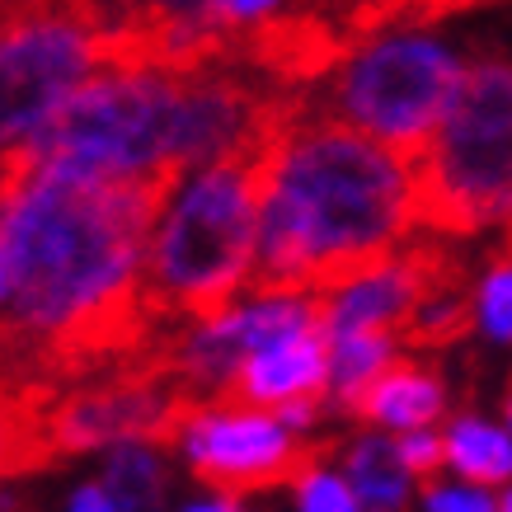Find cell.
I'll return each instance as SVG.
<instances>
[{
	"label": "cell",
	"mask_w": 512,
	"mask_h": 512,
	"mask_svg": "<svg viewBox=\"0 0 512 512\" xmlns=\"http://www.w3.org/2000/svg\"><path fill=\"white\" fill-rule=\"evenodd\" d=\"M282 127L231 156L207 160L179 184L174 202L151 231L146 264H141V306L156 329L188 325V320L207 325L245 296L254 249H259L268 165Z\"/></svg>",
	"instance_id": "2"
},
{
	"label": "cell",
	"mask_w": 512,
	"mask_h": 512,
	"mask_svg": "<svg viewBox=\"0 0 512 512\" xmlns=\"http://www.w3.org/2000/svg\"><path fill=\"white\" fill-rule=\"evenodd\" d=\"M498 512H512V480H508V489H503V498H498Z\"/></svg>",
	"instance_id": "21"
},
{
	"label": "cell",
	"mask_w": 512,
	"mask_h": 512,
	"mask_svg": "<svg viewBox=\"0 0 512 512\" xmlns=\"http://www.w3.org/2000/svg\"><path fill=\"white\" fill-rule=\"evenodd\" d=\"M296 512H367L348 475L325 470V461H315L301 480H296Z\"/></svg>",
	"instance_id": "15"
},
{
	"label": "cell",
	"mask_w": 512,
	"mask_h": 512,
	"mask_svg": "<svg viewBox=\"0 0 512 512\" xmlns=\"http://www.w3.org/2000/svg\"><path fill=\"white\" fill-rule=\"evenodd\" d=\"M414 235V165L357 127L301 109L273 146L245 296L334 292Z\"/></svg>",
	"instance_id": "1"
},
{
	"label": "cell",
	"mask_w": 512,
	"mask_h": 512,
	"mask_svg": "<svg viewBox=\"0 0 512 512\" xmlns=\"http://www.w3.org/2000/svg\"><path fill=\"white\" fill-rule=\"evenodd\" d=\"M184 512H245V508H240L235 498H226V494H221L217 503H193V508H184Z\"/></svg>",
	"instance_id": "20"
},
{
	"label": "cell",
	"mask_w": 512,
	"mask_h": 512,
	"mask_svg": "<svg viewBox=\"0 0 512 512\" xmlns=\"http://www.w3.org/2000/svg\"><path fill=\"white\" fill-rule=\"evenodd\" d=\"M278 5L282 0H212V15L226 29H249V24H264L278 15Z\"/></svg>",
	"instance_id": "18"
},
{
	"label": "cell",
	"mask_w": 512,
	"mask_h": 512,
	"mask_svg": "<svg viewBox=\"0 0 512 512\" xmlns=\"http://www.w3.org/2000/svg\"><path fill=\"white\" fill-rule=\"evenodd\" d=\"M461 71H466L461 57L442 38L414 29L381 33L372 43L343 52V62L329 71V85L320 94V113L414 160L428 146L433 127L442 123Z\"/></svg>",
	"instance_id": "5"
},
{
	"label": "cell",
	"mask_w": 512,
	"mask_h": 512,
	"mask_svg": "<svg viewBox=\"0 0 512 512\" xmlns=\"http://www.w3.org/2000/svg\"><path fill=\"white\" fill-rule=\"evenodd\" d=\"M343 475H348V484L357 489V498H362L367 512H404L409 489H414V484H409L414 475L404 470L395 442L381 433L353 437V442L343 447Z\"/></svg>",
	"instance_id": "9"
},
{
	"label": "cell",
	"mask_w": 512,
	"mask_h": 512,
	"mask_svg": "<svg viewBox=\"0 0 512 512\" xmlns=\"http://www.w3.org/2000/svg\"><path fill=\"white\" fill-rule=\"evenodd\" d=\"M71 512H118V503H113V494L104 489V484H90V489H80L76 494Z\"/></svg>",
	"instance_id": "19"
},
{
	"label": "cell",
	"mask_w": 512,
	"mask_h": 512,
	"mask_svg": "<svg viewBox=\"0 0 512 512\" xmlns=\"http://www.w3.org/2000/svg\"><path fill=\"white\" fill-rule=\"evenodd\" d=\"M395 451H400V461L409 475H419V480H428V475H437V470L447 466V447H442V437L433 433V428H409V433L395 437Z\"/></svg>",
	"instance_id": "17"
},
{
	"label": "cell",
	"mask_w": 512,
	"mask_h": 512,
	"mask_svg": "<svg viewBox=\"0 0 512 512\" xmlns=\"http://www.w3.org/2000/svg\"><path fill=\"white\" fill-rule=\"evenodd\" d=\"M184 451L207 489L245 498L259 489L296 484L315 461H325V442H301L296 428L259 404L202 400L184 428Z\"/></svg>",
	"instance_id": "6"
},
{
	"label": "cell",
	"mask_w": 512,
	"mask_h": 512,
	"mask_svg": "<svg viewBox=\"0 0 512 512\" xmlns=\"http://www.w3.org/2000/svg\"><path fill=\"white\" fill-rule=\"evenodd\" d=\"M442 447H447V466L461 480L489 484V489H503L512 480V428H498L480 414H456L442 433Z\"/></svg>",
	"instance_id": "11"
},
{
	"label": "cell",
	"mask_w": 512,
	"mask_h": 512,
	"mask_svg": "<svg viewBox=\"0 0 512 512\" xmlns=\"http://www.w3.org/2000/svg\"><path fill=\"white\" fill-rule=\"evenodd\" d=\"M184 76L165 66H99L62 99L24 151L90 174H193L184 160Z\"/></svg>",
	"instance_id": "4"
},
{
	"label": "cell",
	"mask_w": 512,
	"mask_h": 512,
	"mask_svg": "<svg viewBox=\"0 0 512 512\" xmlns=\"http://www.w3.org/2000/svg\"><path fill=\"white\" fill-rule=\"evenodd\" d=\"M423 512H498V498L489 484L475 480H433L423 484Z\"/></svg>",
	"instance_id": "16"
},
{
	"label": "cell",
	"mask_w": 512,
	"mask_h": 512,
	"mask_svg": "<svg viewBox=\"0 0 512 512\" xmlns=\"http://www.w3.org/2000/svg\"><path fill=\"white\" fill-rule=\"evenodd\" d=\"M503 414H508V428H512V390H508V400H503Z\"/></svg>",
	"instance_id": "22"
},
{
	"label": "cell",
	"mask_w": 512,
	"mask_h": 512,
	"mask_svg": "<svg viewBox=\"0 0 512 512\" xmlns=\"http://www.w3.org/2000/svg\"><path fill=\"white\" fill-rule=\"evenodd\" d=\"M329 395V334L325 325L296 329L273 343H259L240 357L231 381L217 390L226 404L278 409L287 400H325Z\"/></svg>",
	"instance_id": "7"
},
{
	"label": "cell",
	"mask_w": 512,
	"mask_h": 512,
	"mask_svg": "<svg viewBox=\"0 0 512 512\" xmlns=\"http://www.w3.org/2000/svg\"><path fill=\"white\" fill-rule=\"evenodd\" d=\"M475 329L489 343H512V254L508 249L484 268L480 287H475Z\"/></svg>",
	"instance_id": "14"
},
{
	"label": "cell",
	"mask_w": 512,
	"mask_h": 512,
	"mask_svg": "<svg viewBox=\"0 0 512 512\" xmlns=\"http://www.w3.org/2000/svg\"><path fill=\"white\" fill-rule=\"evenodd\" d=\"M442 414H447V386H442V376L433 367H419V362H400V357L353 404V419L372 423V428H390V433L433 428Z\"/></svg>",
	"instance_id": "8"
},
{
	"label": "cell",
	"mask_w": 512,
	"mask_h": 512,
	"mask_svg": "<svg viewBox=\"0 0 512 512\" xmlns=\"http://www.w3.org/2000/svg\"><path fill=\"white\" fill-rule=\"evenodd\" d=\"M470 325H475V301H466L456 287H437L404 320L400 343H409V348H447V343L466 339Z\"/></svg>",
	"instance_id": "13"
},
{
	"label": "cell",
	"mask_w": 512,
	"mask_h": 512,
	"mask_svg": "<svg viewBox=\"0 0 512 512\" xmlns=\"http://www.w3.org/2000/svg\"><path fill=\"white\" fill-rule=\"evenodd\" d=\"M109 494L118 512H160L165 503V466L151 442H113Z\"/></svg>",
	"instance_id": "12"
},
{
	"label": "cell",
	"mask_w": 512,
	"mask_h": 512,
	"mask_svg": "<svg viewBox=\"0 0 512 512\" xmlns=\"http://www.w3.org/2000/svg\"><path fill=\"white\" fill-rule=\"evenodd\" d=\"M414 165V231L475 235L512 217V62L480 57L456 80Z\"/></svg>",
	"instance_id": "3"
},
{
	"label": "cell",
	"mask_w": 512,
	"mask_h": 512,
	"mask_svg": "<svg viewBox=\"0 0 512 512\" xmlns=\"http://www.w3.org/2000/svg\"><path fill=\"white\" fill-rule=\"evenodd\" d=\"M400 334L390 329H343L329 334V400L353 414L357 395L395 362Z\"/></svg>",
	"instance_id": "10"
}]
</instances>
